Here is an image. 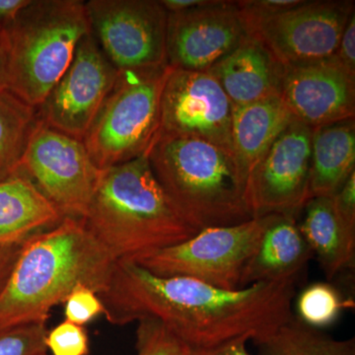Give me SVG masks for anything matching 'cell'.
Returning <instances> with one entry per match:
<instances>
[{"label": "cell", "mask_w": 355, "mask_h": 355, "mask_svg": "<svg viewBox=\"0 0 355 355\" xmlns=\"http://www.w3.org/2000/svg\"><path fill=\"white\" fill-rule=\"evenodd\" d=\"M46 323H29L0 330V355L46 354Z\"/></svg>", "instance_id": "26"}, {"label": "cell", "mask_w": 355, "mask_h": 355, "mask_svg": "<svg viewBox=\"0 0 355 355\" xmlns=\"http://www.w3.org/2000/svg\"><path fill=\"white\" fill-rule=\"evenodd\" d=\"M137 355H190L191 349L154 318L139 321Z\"/></svg>", "instance_id": "25"}, {"label": "cell", "mask_w": 355, "mask_h": 355, "mask_svg": "<svg viewBox=\"0 0 355 355\" xmlns=\"http://www.w3.org/2000/svg\"><path fill=\"white\" fill-rule=\"evenodd\" d=\"M31 0H0V31L7 27Z\"/></svg>", "instance_id": "34"}, {"label": "cell", "mask_w": 355, "mask_h": 355, "mask_svg": "<svg viewBox=\"0 0 355 355\" xmlns=\"http://www.w3.org/2000/svg\"><path fill=\"white\" fill-rule=\"evenodd\" d=\"M46 345L53 355H88L87 331L83 326L62 322L48 331Z\"/></svg>", "instance_id": "28"}, {"label": "cell", "mask_w": 355, "mask_h": 355, "mask_svg": "<svg viewBox=\"0 0 355 355\" xmlns=\"http://www.w3.org/2000/svg\"><path fill=\"white\" fill-rule=\"evenodd\" d=\"M266 216L232 226L205 228L179 244L132 261L153 275L188 277L225 291L240 289L243 272L253 256Z\"/></svg>", "instance_id": "7"}, {"label": "cell", "mask_w": 355, "mask_h": 355, "mask_svg": "<svg viewBox=\"0 0 355 355\" xmlns=\"http://www.w3.org/2000/svg\"><path fill=\"white\" fill-rule=\"evenodd\" d=\"M7 79V50L3 30L0 31V91L6 90Z\"/></svg>", "instance_id": "36"}, {"label": "cell", "mask_w": 355, "mask_h": 355, "mask_svg": "<svg viewBox=\"0 0 355 355\" xmlns=\"http://www.w3.org/2000/svg\"><path fill=\"white\" fill-rule=\"evenodd\" d=\"M42 355H48V354H42Z\"/></svg>", "instance_id": "37"}, {"label": "cell", "mask_w": 355, "mask_h": 355, "mask_svg": "<svg viewBox=\"0 0 355 355\" xmlns=\"http://www.w3.org/2000/svg\"><path fill=\"white\" fill-rule=\"evenodd\" d=\"M114 263L83 219L65 217L31 236L0 292V330L46 323L51 308L64 303L78 284L100 295L109 286Z\"/></svg>", "instance_id": "2"}, {"label": "cell", "mask_w": 355, "mask_h": 355, "mask_svg": "<svg viewBox=\"0 0 355 355\" xmlns=\"http://www.w3.org/2000/svg\"><path fill=\"white\" fill-rule=\"evenodd\" d=\"M90 32L85 1L31 0L3 29L7 89L38 109Z\"/></svg>", "instance_id": "5"}, {"label": "cell", "mask_w": 355, "mask_h": 355, "mask_svg": "<svg viewBox=\"0 0 355 355\" xmlns=\"http://www.w3.org/2000/svg\"><path fill=\"white\" fill-rule=\"evenodd\" d=\"M312 133L294 120L250 173L247 193L254 217L297 216L310 200Z\"/></svg>", "instance_id": "12"}, {"label": "cell", "mask_w": 355, "mask_h": 355, "mask_svg": "<svg viewBox=\"0 0 355 355\" xmlns=\"http://www.w3.org/2000/svg\"><path fill=\"white\" fill-rule=\"evenodd\" d=\"M119 72L88 33L77 44L69 67L37 109L39 121L83 141Z\"/></svg>", "instance_id": "10"}, {"label": "cell", "mask_w": 355, "mask_h": 355, "mask_svg": "<svg viewBox=\"0 0 355 355\" xmlns=\"http://www.w3.org/2000/svg\"><path fill=\"white\" fill-rule=\"evenodd\" d=\"M210 0H161L167 12H180L196 7L205 6Z\"/></svg>", "instance_id": "35"}, {"label": "cell", "mask_w": 355, "mask_h": 355, "mask_svg": "<svg viewBox=\"0 0 355 355\" xmlns=\"http://www.w3.org/2000/svg\"><path fill=\"white\" fill-rule=\"evenodd\" d=\"M249 37L236 1L168 12L167 62L173 69L209 71Z\"/></svg>", "instance_id": "14"}, {"label": "cell", "mask_w": 355, "mask_h": 355, "mask_svg": "<svg viewBox=\"0 0 355 355\" xmlns=\"http://www.w3.org/2000/svg\"><path fill=\"white\" fill-rule=\"evenodd\" d=\"M65 321L83 326L95 318L105 315L104 304L97 292L78 284L64 300Z\"/></svg>", "instance_id": "27"}, {"label": "cell", "mask_w": 355, "mask_h": 355, "mask_svg": "<svg viewBox=\"0 0 355 355\" xmlns=\"http://www.w3.org/2000/svg\"><path fill=\"white\" fill-rule=\"evenodd\" d=\"M147 157L166 195L198 230L254 218L246 177L231 149L198 137L159 132Z\"/></svg>", "instance_id": "4"}, {"label": "cell", "mask_w": 355, "mask_h": 355, "mask_svg": "<svg viewBox=\"0 0 355 355\" xmlns=\"http://www.w3.org/2000/svg\"><path fill=\"white\" fill-rule=\"evenodd\" d=\"M296 282L225 291L188 277H159L135 261L118 260L99 297L109 323L154 318L191 349H207L239 338L256 345L265 340L293 316Z\"/></svg>", "instance_id": "1"}, {"label": "cell", "mask_w": 355, "mask_h": 355, "mask_svg": "<svg viewBox=\"0 0 355 355\" xmlns=\"http://www.w3.org/2000/svg\"><path fill=\"white\" fill-rule=\"evenodd\" d=\"M209 72L237 107L279 95L284 67L261 42L249 36Z\"/></svg>", "instance_id": "17"}, {"label": "cell", "mask_w": 355, "mask_h": 355, "mask_svg": "<svg viewBox=\"0 0 355 355\" xmlns=\"http://www.w3.org/2000/svg\"><path fill=\"white\" fill-rule=\"evenodd\" d=\"M335 55L352 73L355 74V11L345 25Z\"/></svg>", "instance_id": "31"}, {"label": "cell", "mask_w": 355, "mask_h": 355, "mask_svg": "<svg viewBox=\"0 0 355 355\" xmlns=\"http://www.w3.org/2000/svg\"><path fill=\"white\" fill-rule=\"evenodd\" d=\"M233 113L234 105L209 71L170 67L161 97L160 133L198 137L233 150Z\"/></svg>", "instance_id": "13"}, {"label": "cell", "mask_w": 355, "mask_h": 355, "mask_svg": "<svg viewBox=\"0 0 355 355\" xmlns=\"http://www.w3.org/2000/svg\"><path fill=\"white\" fill-rule=\"evenodd\" d=\"M301 2L302 0H239L236 6L250 36L261 23Z\"/></svg>", "instance_id": "29"}, {"label": "cell", "mask_w": 355, "mask_h": 355, "mask_svg": "<svg viewBox=\"0 0 355 355\" xmlns=\"http://www.w3.org/2000/svg\"><path fill=\"white\" fill-rule=\"evenodd\" d=\"M64 218L21 170L0 181V246L20 244Z\"/></svg>", "instance_id": "18"}, {"label": "cell", "mask_w": 355, "mask_h": 355, "mask_svg": "<svg viewBox=\"0 0 355 355\" xmlns=\"http://www.w3.org/2000/svg\"><path fill=\"white\" fill-rule=\"evenodd\" d=\"M170 67L121 70L84 146L96 167L106 170L148 153L161 128V97Z\"/></svg>", "instance_id": "6"}, {"label": "cell", "mask_w": 355, "mask_h": 355, "mask_svg": "<svg viewBox=\"0 0 355 355\" xmlns=\"http://www.w3.org/2000/svg\"><path fill=\"white\" fill-rule=\"evenodd\" d=\"M21 171L27 175L62 216L83 219L102 170L83 141L37 121L30 135Z\"/></svg>", "instance_id": "9"}, {"label": "cell", "mask_w": 355, "mask_h": 355, "mask_svg": "<svg viewBox=\"0 0 355 355\" xmlns=\"http://www.w3.org/2000/svg\"><path fill=\"white\" fill-rule=\"evenodd\" d=\"M354 1H303L259 25L250 37L258 40L282 67L333 58Z\"/></svg>", "instance_id": "11"}, {"label": "cell", "mask_w": 355, "mask_h": 355, "mask_svg": "<svg viewBox=\"0 0 355 355\" xmlns=\"http://www.w3.org/2000/svg\"><path fill=\"white\" fill-rule=\"evenodd\" d=\"M24 242L11 246H0V292L3 291L7 280L12 272Z\"/></svg>", "instance_id": "32"}, {"label": "cell", "mask_w": 355, "mask_h": 355, "mask_svg": "<svg viewBox=\"0 0 355 355\" xmlns=\"http://www.w3.org/2000/svg\"><path fill=\"white\" fill-rule=\"evenodd\" d=\"M293 121L279 95L234 107L232 148L246 177L247 187L254 166Z\"/></svg>", "instance_id": "20"}, {"label": "cell", "mask_w": 355, "mask_h": 355, "mask_svg": "<svg viewBox=\"0 0 355 355\" xmlns=\"http://www.w3.org/2000/svg\"><path fill=\"white\" fill-rule=\"evenodd\" d=\"M355 172V120L314 128L310 196L334 197Z\"/></svg>", "instance_id": "21"}, {"label": "cell", "mask_w": 355, "mask_h": 355, "mask_svg": "<svg viewBox=\"0 0 355 355\" xmlns=\"http://www.w3.org/2000/svg\"><path fill=\"white\" fill-rule=\"evenodd\" d=\"M279 96L294 120L312 130L355 118V74L336 55L284 67Z\"/></svg>", "instance_id": "15"}, {"label": "cell", "mask_w": 355, "mask_h": 355, "mask_svg": "<svg viewBox=\"0 0 355 355\" xmlns=\"http://www.w3.org/2000/svg\"><path fill=\"white\" fill-rule=\"evenodd\" d=\"M350 305L336 287L316 282L299 294L296 309L301 322L320 330L335 323L343 310Z\"/></svg>", "instance_id": "24"}, {"label": "cell", "mask_w": 355, "mask_h": 355, "mask_svg": "<svg viewBox=\"0 0 355 355\" xmlns=\"http://www.w3.org/2000/svg\"><path fill=\"white\" fill-rule=\"evenodd\" d=\"M313 257L297 216L268 214L258 247L243 272L240 288L259 282L297 279Z\"/></svg>", "instance_id": "16"}, {"label": "cell", "mask_w": 355, "mask_h": 355, "mask_svg": "<svg viewBox=\"0 0 355 355\" xmlns=\"http://www.w3.org/2000/svg\"><path fill=\"white\" fill-rule=\"evenodd\" d=\"M331 198L340 216L347 224L355 227V172Z\"/></svg>", "instance_id": "30"}, {"label": "cell", "mask_w": 355, "mask_h": 355, "mask_svg": "<svg viewBox=\"0 0 355 355\" xmlns=\"http://www.w3.org/2000/svg\"><path fill=\"white\" fill-rule=\"evenodd\" d=\"M91 33L118 70L168 67V12L157 0L85 2Z\"/></svg>", "instance_id": "8"}, {"label": "cell", "mask_w": 355, "mask_h": 355, "mask_svg": "<svg viewBox=\"0 0 355 355\" xmlns=\"http://www.w3.org/2000/svg\"><path fill=\"white\" fill-rule=\"evenodd\" d=\"M261 355H355V340L331 338L292 316L263 342Z\"/></svg>", "instance_id": "23"}, {"label": "cell", "mask_w": 355, "mask_h": 355, "mask_svg": "<svg viewBox=\"0 0 355 355\" xmlns=\"http://www.w3.org/2000/svg\"><path fill=\"white\" fill-rule=\"evenodd\" d=\"M83 220L116 261H133L187 241L200 231L166 195L147 154L102 170Z\"/></svg>", "instance_id": "3"}, {"label": "cell", "mask_w": 355, "mask_h": 355, "mask_svg": "<svg viewBox=\"0 0 355 355\" xmlns=\"http://www.w3.org/2000/svg\"><path fill=\"white\" fill-rule=\"evenodd\" d=\"M37 121V109L8 89L0 91V181L20 171L21 161Z\"/></svg>", "instance_id": "22"}, {"label": "cell", "mask_w": 355, "mask_h": 355, "mask_svg": "<svg viewBox=\"0 0 355 355\" xmlns=\"http://www.w3.org/2000/svg\"><path fill=\"white\" fill-rule=\"evenodd\" d=\"M248 342L246 338H239L207 349H191L190 355H251L247 350Z\"/></svg>", "instance_id": "33"}, {"label": "cell", "mask_w": 355, "mask_h": 355, "mask_svg": "<svg viewBox=\"0 0 355 355\" xmlns=\"http://www.w3.org/2000/svg\"><path fill=\"white\" fill-rule=\"evenodd\" d=\"M301 212V233L331 279L354 263L355 227L340 216L331 197L311 198Z\"/></svg>", "instance_id": "19"}]
</instances>
